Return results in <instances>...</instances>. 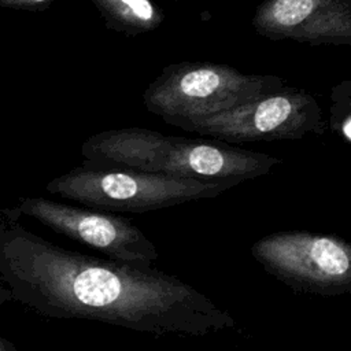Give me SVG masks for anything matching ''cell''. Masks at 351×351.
Segmentation results:
<instances>
[{
	"instance_id": "obj_1",
	"label": "cell",
	"mask_w": 351,
	"mask_h": 351,
	"mask_svg": "<svg viewBox=\"0 0 351 351\" xmlns=\"http://www.w3.org/2000/svg\"><path fill=\"white\" fill-rule=\"evenodd\" d=\"M21 215L0 208V306L152 335L202 337L234 328L228 311L177 277L63 248L29 230Z\"/></svg>"
},
{
	"instance_id": "obj_2",
	"label": "cell",
	"mask_w": 351,
	"mask_h": 351,
	"mask_svg": "<svg viewBox=\"0 0 351 351\" xmlns=\"http://www.w3.org/2000/svg\"><path fill=\"white\" fill-rule=\"evenodd\" d=\"M81 154L90 167L236 184L267 174L281 163L278 158L222 141L165 136L143 128L96 133L84 141Z\"/></svg>"
},
{
	"instance_id": "obj_3",
	"label": "cell",
	"mask_w": 351,
	"mask_h": 351,
	"mask_svg": "<svg viewBox=\"0 0 351 351\" xmlns=\"http://www.w3.org/2000/svg\"><path fill=\"white\" fill-rule=\"evenodd\" d=\"M282 88V80L276 75L244 74L211 62H181L165 67L144 90L143 100L148 111L185 130L196 119L233 110Z\"/></svg>"
},
{
	"instance_id": "obj_4",
	"label": "cell",
	"mask_w": 351,
	"mask_h": 351,
	"mask_svg": "<svg viewBox=\"0 0 351 351\" xmlns=\"http://www.w3.org/2000/svg\"><path fill=\"white\" fill-rule=\"evenodd\" d=\"M234 185L237 184L82 165L51 180L45 188L52 195L99 211L147 213L215 197Z\"/></svg>"
},
{
	"instance_id": "obj_5",
	"label": "cell",
	"mask_w": 351,
	"mask_h": 351,
	"mask_svg": "<svg viewBox=\"0 0 351 351\" xmlns=\"http://www.w3.org/2000/svg\"><path fill=\"white\" fill-rule=\"evenodd\" d=\"M254 258L289 287L321 296L351 292V241L310 232H277L258 240Z\"/></svg>"
},
{
	"instance_id": "obj_6",
	"label": "cell",
	"mask_w": 351,
	"mask_h": 351,
	"mask_svg": "<svg viewBox=\"0 0 351 351\" xmlns=\"http://www.w3.org/2000/svg\"><path fill=\"white\" fill-rule=\"evenodd\" d=\"M185 130L222 143L269 141L321 136L325 121L313 95L284 86L233 110L196 119Z\"/></svg>"
},
{
	"instance_id": "obj_7",
	"label": "cell",
	"mask_w": 351,
	"mask_h": 351,
	"mask_svg": "<svg viewBox=\"0 0 351 351\" xmlns=\"http://www.w3.org/2000/svg\"><path fill=\"white\" fill-rule=\"evenodd\" d=\"M16 208L21 214L104 254L108 259L151 266L159 256L154 243L123 217L44 197H22Z\"/></svg>"
},
{
	"instance_id": "obj_8",
	"label": "cell",
	"mask_w": 351,
	"mask_h": 351,
	"mask_svg": "<svg viewBox=\"0 0 351 351\" xmlns=\"http://www.w3.org/2000/svg\"><path fill=\"white\" fill-rule=\"evenodd\" d=\"M252 25L270 40L351 44V0H265Z\"/></svg>"
},
{
	"instance_id": "obj_9",
	"label": "cell",
	"mask_w": 351,
	"mask_h": 351,
	"mask_svg": "<svg viewBox=\"0 0 351 351\" xmlns=\"http://www.w3.org/2000/svg\"><path fill=\"white\" fill-rule=\"evenodd\" d=\"M107 29L137 36L155 30L163 12L152 0H92Z\"/></svg>"
},
{
	"instance_id": "obj_10",
	"label": "cell",
	"mask_w": 351,
	"mask_h": 351,
	"mask_svg": "<svg viewBox=\"0 0 351 351\" xmlns=\"http://www.w3.org/2000/svg\"><path fill=\"white\" fill-rule=\"evenodd\" d=\"M58 0H0L1 8L22 11H44L51 8Z\"/></svg>"
},
{
	"instance_id": "obj_11",
	"label": "cell",
	"mask_w": 351,
	"mask_h": 351,
	"mask_svg": "<svg viewBox=\"0 0 351 351\" xmlns=\"http://www.w3.org/2000/svg\"><path fill=\"white\" fill-rule=\"evenodd\" d=\"M0 351H16V348L10 340L0 336Z\"/></svg>"
},
{
	"instance_id": "obj_12",
	"label": "cell",
	"mask_w": 351,
	"mask_h": 351,
	"mask_svg": "<svg viewBox=\"0 0 351 351\" xmlns=\"http://www.w3.org/2000/svg\"><path fill=\"white\" fill-rule=\"evenodd\" d=\"M344 132H346V134L351 138V119L346 123V126H344Z\"/></svg>"
}]
</instances>
